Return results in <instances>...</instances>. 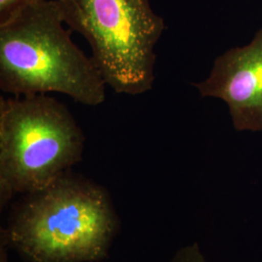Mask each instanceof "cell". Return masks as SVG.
Returning a JSON list of instances; mask_svg holds the SVG:
<instances>
[{
  "mask_svg": "<svg viewBox=\"0 0 262 262\" xmlns=\"http://www.w3.org/2000/svg\"><path fill=\"white\" fill-rule=\"evenodd\" d=\"M2 246V245H1ZM4 247V246H3ZM4 249L6 250V247H4ZM5 250H4V253H3V249L1 248V262H7L6 261V253H5Z\"/></svg>",
  "mask_w": 262,
  "mask_h": 262,
  "instance_id": "cell-8",
  "label": "cell"
},
{
  "mask_svg": "<svg viewBox=\"0 0 262 262\" xmlns=\"http://www.w3.org/2000/svg\"><path fill=\"white\" fill-rule=\"evenodd\" d=\"M66 26L80 33L107 86L136 96L152 89L164 19L149 0H57Z\"/></svg>",
  "mask_w": 262,
  "mask_h": 262,
  "instance_id": "cell-4",
  "label": "cell"
},
{
  "mask_svg": "<svg viewBox=\"0 0 262 262\" xmlns=\"http://www.w3.org/2000/svg\"><path fill=\"white\" fill-rule=\"evenodd\" d=\"M34 0H0V25L12 19Z\"/></svg>",
  "mask_w": 262,
  "mask_h": 262,
  "instance_id": "cell-6",
  "label": "cell"
},
{
  "mask_svg": "<svg viewBox=\"0 0 262 262\" xmlns=\"http://www.w3.org/2000/svg\"><path fill=\"white\" fill-rule=\"evenodd\" d=\"M168 262H207L197 244L180 249Z\"/></svg>",
  "mask_w": 262,
  "mask_h": 262,
  "instance_id": "cell-7",
  "label": "cell"
},
{
  "mask_svg": "<svg viewBox=\"0 0 262 262\" xmlns=\"http://www.w3.org/2000/svg\"><path fill=\"white\" fill-rule=\"evenodd\" d=\"M117 216L105 188L71 171L25 194L11 212L1 245L28 262H94L108 253Z\"/></svg>",
  "mask_w": 262,
  "mask_h": 262,
  "instance_id": "cell-1",
  "label": "cell"
},
{
  "mask_svg": "<svg viewBox=\"0 0 262 262\" xmlns=\"http://www.w3.org/2000/svg\"><path fill=\"white\" fill-rule=\"evenodd\" d=\"M192 84L201 97L227 105L236 130L262 132V28L249 44L217 56L206 79Z\"/></svg>",
  "mask_w": 262,
  "mask_h": 262,
  "instance_id": "cell-5",
  "label": "cell"
},
{
  "mask_svg": "<svg viewBox=\"0 0 262 262\" xmlns=\"http://www.w3.org/2000/svg\"><path fill=\"white\" fill-rule=\"evenodd\" d=\"M84 136L48 94L0 98V207L52 185L82 160Z\"/></svg>",
  "mask_w": 262,
  "mask_h": 262,
  "instance_id": "cell-3",
  "label": "cell"
},
{
  "mask_svg": "<svg viewBox=\"0 0 262 262\" xmlns=\"http://www.w3.org/2000/svg\"><path fill=\"white\" fill-rule=\"evenodd\" d=\"M57 0H34L0 25V89L11 96L60 94L86 106L106 98L101 72L71 39Z\"/></svg>",
  "mask_w": 262,
  "mask_h": 262,
  "instance_id": "cell-2",
  "label": "cell"
}]
</instances>
